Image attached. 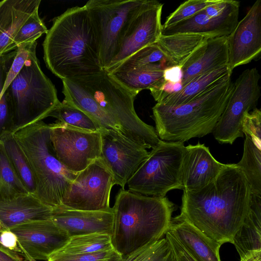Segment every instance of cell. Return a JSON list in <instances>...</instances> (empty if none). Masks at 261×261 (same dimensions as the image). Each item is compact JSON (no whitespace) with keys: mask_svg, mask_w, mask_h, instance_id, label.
<instances>
[{"mask_svg":"<svg viewBox=\"0 0 261 261\" xmlns=\"http://www.w3.org/2000/svg\"><path fill=\"white\" fill-rule=\"evenodd\" d=\"M251 193L241 169L225 164L204 186L183 190L179 215L220 244L232 243L248 212Z\"/></svg>","mask_w":261,"mask_h":261,"instance_id":"obj_1","label":"cell"},{"mask_svg":"<svg viewBox=\"0 0 261 261\" xmlns=\"http://www.w3.org/2000/svg\"><path fill=\"white\" fill-rule=\"evenodd\" d=\"M42 45L47 67L62 80L103 71L95 34L85 6L69 8L55 18Z\"/></svg>","mask_w":261,"mask_h":261,"instance_id":"obj_2","label":"cell"},{"mask_svg":"<svg viewBox=\"0 0 261 261\" xmlns=\"http://www.w3.org/2000/svg\"><path fill=\"white\" fill-rule=\"evenodd\" d=\"M174 208L166 197L121 189L112 207L113 248L122 257L161 239L169 228Z\"/></svg>","mask_w":261,"mask_h":261,"instance_id":"obj_3","label":"cell"},{"mask_svg":"<svg viewBox=\"0 0 261 261\" xmlns=\"http://www.w3.org/2000/svg\"><path fill=\"white\" fill-rule=\"evenodd\" d=\"M231 76L186 103L169 106L156 103L152 118L160 140L184 143L213 133L232 91Z\"/></svg>","mask_w":261,"mask_h":261,"instance_id":"obj_4","label":"cell"},{"mask_svg":"<svg viewBox=\"0 0 261 261\" xmlns=\"http://www.w3.org/2000/svg\"><path fill=\"white\" fill-rule=\"evenodd\" d=\"M50 124L39 121L13 134L33 170L35 195L53 208L62 200L78 173L66 168L58 159L50 140Z\"/></svg>","mask_w":261,"mask_h":261,"instance_id":"obj_5","label":"cell"},{"mask_svg":"<svg viewBox=\"0 0 261 261\" xmlns=\"http://www.w3.org/2000/svg\"><path fill=\"white\" fill-rule=\"evenodd\" d=\"M37 44L34 45L23 67L4 91L11 107L12 133L48 117L60 102L54 85L39 66L36 52Z\"/></svg>","mask_w":261,"mask_h":261,"instance_id":"obj_6","label":"cell"},{"mask_svg":"<svg viewBox=\"0 0 261 261\" xmlns=\"http://www.w3.org/2000/svg\"><path fill=\"white\" fill-rule=\"evenodd\" d=\"M69 80L82 86L115 119L124 136L146 149H152L161 142L155 128L136 113L134 102L136 96L106 71Z\"/></svg>","mask_w":261,"mask_h":261,"instance_id":"obj_7","label":"cell"},{"mask_svg":"<svg viewBox=\"0 0 261 261\" xmlns=\"http://www.w3.org/2000/svg\"><path fill=\"white\" fill-rule=\"evenodd\" d=\"M185 148L183 142L161 140L128 181V190L146 196L165 197L171 190H182Z\"/></svg>","mask_w":261,"mask_h":261,"instance_id":"obj_8","label":"cell"},{"mask_svg":"<svg viewBox=\"0 0 261 261\" xmlns=\"http://www.w3.org/2000/svg\"><path fill=\"white\" fill-rule=\"evenodd\" d=\"M149 0H90L85 4L95 34L102 70L117 55L122 34Z\"/></svg>","mask_w":261,"mask_h":261,"instance_id":"obj_9","label":"cell"},{"mask_svg":"<svg viewBox=\"0 0 261 261\" xmlns=\"http://www.w3.org/2000/svg\"><path fill=\"white\" fill-rule=\"evenodd\" d=\"M259 79L257 69L252 68L244 70L233 83L226 105L213 131L219 143L232 144L243 137L245 115L256 108L260 97Z\"/></svg>","mask_w":261,"mask_h":261,"instance_id":"obj_10","label":"cell"},{"mask_svg":"<svg viewBox=\"0 0 261 261\" xmlns=\"http://www.w3.org/2000/svg\"><path fill=\"white\" fill-rule=\"evenodd\" d=\"M113 177L100 159L78 173L63 198L65 208L91 211H107Z\"/></svg>","mask_w":261,"mask_h":261,"instance_id":"obj_11","label":"cell"},{"mask_svg":"<svg viewBox=\"0 0 261 261\" xmlns=\"http://www.w3.org/2000/svg\"><path fill=\"white\" fill-rule=\"evenodd\" d=\"M50 125V138L56 154L69 170L78 173L99 159V131L82 129L58 121Z\"/></svg>","mask_w":261,"mask_h":261,"instance_id":"obj_12","label":"cell"},{"mask_svg":"<svg viewBox=\"0 0 261 261\" xmlns=\"http://www.w3.org/2000/svg\"><path fill=\"white\" fill-rule=\"evenodd\" d=\"M99 159L112 175L115 185L124 188L148 158L146 148L113 129L101 128Z\"/></svg>","mask_w":261,"mask_h":261,"instance_id":"obj_13","label":"cell"},{"mask_svg":"<svg viewBox=\"0 0 261 261\" xmlns=\"http://www.w3.org/2000/svg\"><path fill=\"white\" fill-rule=\"evenodd\" d=\"M163 4L149 1L130 20L121 37L119 50L105 71L108 72L144 47L156 43L162 34Z\"/></svg>","mask_w":261,"mask_h":261,"instance_id":"obj_14","label":"cell"},{"mask_svg":"<svg viewBox=\"0 0 261 261\" xmlns=\"http://www.w3.org/2000/svg\"><path fill=\"white\" fill-rule=\"evenodd\" d=\"M10 230L17 237L25 261L47 260L63 247L70 237L51 219L29 222Z\"/></svg>","mask_w":261,"mask_h":261,"instance_id":"obj_15","label":"cell"},{"mask_svg":"<svg viewBox=\"0 0 261 261\" xmlns=\"http://www.w3.org/2000/svg\"><path fill=\"white\" fill-rule=\"evenodd\" d=\"M228 67L248 64L261 51V1L257 0L227 37Z\"/></svg>","mask_w":261,"mask_h":261,"instance_id":"obj_16","label":"cell"},{"mask_svg":"<svg viewBox=\"0 0 261 261\" xmlns=\"http://www.w3.org/2000/svg\"><path fill=\"white\" fill-rule=\"evenodd\" d=\"M225 165L217 161L204 144L185 146L181 168L182 190L204 186L216 177Z\"/></svg>","mask_w":261,"mask_h":261,"instance_id":"obj_17","label":"cell"},{"mask_svg":"<svg viewBox=\"0 0 261 261\" xmlns=\"http://www.w3.org/2000/svg\"><path fill=\"white\" fill-rule=\"evenodd\" d=\"M69 237L93 233L111 235L113 209L107 211L72 210L61 206L53 208L51 218Z\"/></svg>","mask_w":261,"mask_h":261,"instance_id":"obj_18","label":"cell"},{"mask_svg":"<svg viewBox=\"0 0 261 261\" xmlns=\"http://www.w3.org/2000/svg\"><path fill=\"white\" fill-rule=\"evenodd\" d=\"M228 61L227 37L207 38L181 66L182 87L202 74L227 66Z\"/></svg>","mask_w":261,"mask_h":261,"instance_id":"obj_19","label":"cell"},{"mask_svg":"<svg viewBox=\"0 0 261 261\" xmlns=\"http://www.w3.org/2000/svg\"><path fill=\"white\" fill-rule=\"evenodd\" d=\"M53 208L32 193L20 194L0 200V221L3 229L17 225L51 219Z\"/></svg>","mask_w":261,"mask_h":261,"instance_id":"obj_20","label":"cell"},{"mask_svg":"<svg viewBox=\"0 0 261 261\" xmlns=\"http://www.w3.org/2000/svg\"><path fill=\"white\" fill-rule=\"evenodd\" d=\"M239 10L219 17L207 15L203 9L174 25L162 28V34H193L207 38L227 37L238 22Z\"/></svg>","mask_w":261,"mask_h":261,"instance_id":"obj_21","label":"cell"},{"mask_svg":"<svg viewBox=\"0 0 261 261\" xmlns=\"http://www.w3.org/2000/svg\"><path fill=\"white\" fill-rule=\"evenodd\" d=\"M40 0L0 2V56L16 48L14 39L21 26L38 11Z\"/></svg>","mask_w":261,"mask_h":261,"instance_id":"obj_22","label":"cell"},{"mask_svg":"<svg viewBox=\"0 0 261 261\" xmlns=\"http://www.w3.org/2000/svg\"><path fill=\"white\" fill-rule=\"evenodd\" d=\"M168 229L196 261H221V244L179 215L172 218Z\"/></svg>","mask_w":261,"mask_h":261,"instance_id":"obj_23","label":"cell"},{"mask_svg":"<svg viewBox=\"0 0 261 261\" xmlns=\"http://www.w3.org/2000/svg\"><path fill=\"white\" fill-rule=\"evenodd\" d=\"M63 101L82 111L94 119L101 128L123 132L114 118L105 112L93 97L80 85L69 80H63Z\"/></svg>","mask_w":261,"mask_h":261,"instance_id":"obj_24","label":"cell"},{"mask_svg":"<svg viewBox=\"0 0 261 261\" xmlns=\"http://www.w3.org/2000/svg\"><path fill=\"white\" fill-rule=\"evenodd\" d=\"M232 243L240 258L249 252L261 250V195L251 193L248 212Z\"/></svg>","mask_w":261,"mask_h":261,"instance_id":"obj_25","label":"cell"},{"mask_svg":"<svg viewBox=\"0 0 261 261\" xmlns=\"http://www.w3.org/2000/svg\"><path fill=\"white\" fill-rule=\"evenodd\" d=\"M243 133L245 136L243 155L236 165L244 172L251 193L261 195V129Z\"/></svg>","mask_w":261,"mask_h":261,"instance_id":"obj_26","label":"cell"},{"mask_svg":"<svg viewBox=\"0 0 261 261\" xmlns=\"http://www.w3.org/2000/svg\"><path fill=\"white\" fill-rule=\"evenodd\" d=\"M232 73L228 66L211 71L193 79L180 91L167 95L157 103L169 106L186 103L228 76L231 75Z\"/></svg>","mask_w":261,"mask_h":261,"instance_id":"obj_27","label":"cell"},{"mask_svg":"<svg viewBox=\"0 0 261 261\" xmlns=\"http://www.w3.org/2000/svg\"><path fill=\"white\" fill-rule=\"evenodd\" d=\"M207 39L193 34H162L156 43L174 65L181 67Z\"/></svg>","mask_w":261,"mask_h":261,"instance_id":"obj_28","label":"cell"},{"mask_svg":"<svg viewBox=\"0 0 261 261\" xmlns=\"http://www.w3.org/2000/svg\"><path fill=\"white\" fill-rule=\"evenodd\" d=\"M164 71L138 68L107 73L136 96L141 91L160 87L164 82Z\"/></svg>","mask_w":261,"mask_h":261,"instance_id":"obj_29","label":"cell"},{"mask_svg":"<svg viewBox=\"0 0 261 261\" xmlns=\"http://www.w3.org/2000/svg\"><path fill=\"white\" fill-rule=\"evenodd\" d=\"M174 65L155 43L136 52L107 72L138 68L164 70Z\"/></svg>","mask_w":261,"mask_h":261,"instance_id":"obj_30","label":"cell"},{"mask_svg":"<svg viewBox=\"0 0 261 261\" xmlns=\"http://www.w3.org/2000/svg\"><path fill=\"white\" fill-rule=\"evenodd\" d=\"M15 171L29 193L35 195L36 181L31 165L13 133L0 138Z\"/></svg>","mask_w":261,"mask_h":261,"instance_id":"obj_31","label":"cell"},{"mask_svg":"<svg viewBox=\"0 0 261 261\" xmlns=\"http://www.w3.org/2000/svg\"><path fill=\"white\" fill-rule=\"evenodd\" d=\"M112 248L110 234L93 233L70 237L66 245L57 252L68 254H80Z\"/></svg>","mask_w":261,"mask_h":261,"instance_id":"obj_32","label":"cell"},{"mask_svg":"<svg viewBox=\"0 0 261 261\" xmlns=\"http://www.w3.org/2000/svg\"><path fill=\"white\" fill-rule=\"evenodd\" d=\"M29 193L15 171L0 140V200Z\"/></svg>","mask_w":261,"mask_h":261,"instance_id":"obj_33","label":"cell"},{"mask_svg":"<svg viewBox=\"0 0 261 261\" xmlns=\"http://www.w3.org/2000/svg\"><path fill=\"white\" fill-rule=\"evenodd\" d=\"M17 49L2 55L0 58V138L12 133V115L10 101L6 92L2 94L9 70L16 55Z\"/></svg>","mask_w":261,"mask_h":261,"instance_id":"obj_34","label":"cell"},{"mask_svg":"<svg viewBox=\"0 0 261 261\" xmlns=\"http://www.w3.org/2000/svg\"><path fill=\"white\" fill-rule=\"evenodd\" d=\"M48 117L69 126L91 132L99 131L100 125L91 117L80 109L64 101L59 105L50 113Z\"/></svg>","mask_w":261,"mask_h":261,"instance_id":"obj_35","label":"cell"},{"mask_svg":"<svg viewBox=\"0 0 261 261\" xmlns=\"http://www.w3.org/2000/svg\"><path fill=\"white\" fill-rule=\"evenodd\" d=\"M115 261H171V250L165 238Z\"/></svg>","mask_w":261,"mask_h":261,"instance_id":"obj_36","label":"cell"},{"mask_svg":"<svg viewBox=\"0 0 261 261\" xmlns=\"http://www.w3.org/2000/svg\"><path fill=\"white\" fill-rule=\"evenodd\" d=\"M48 30L37 11L27 19L15 36V47L17 48L22 43L36 41L43 34H46Z\"/></svg>","mask_w":261,"mask_h":261,"instance_id":"obj_37","label":"cell"},{"mask_svg":"<svg viewBox=\"0 0 261 261\" xmlns=\"http://www.w3.org/2000/svg\"><path fill=\"white\" fill-rule=\"evenodd\" d=\"M217 0H189L181 4L166 18L162 28L174 25L186 20L207 6L215 3Z\"/></svg>","mask_w":261,"mask_h":261,"instance_id":"obj_38","label":"cell"},{"mask_svg":"<svg viewBox=\"0 0 261 261\" xmlns=\"http://www.w3.org/2000/svg\"><path fill=\"white\" fill-rule=\"evenodd\" d=\"M36 43V41L22 43L17 47L16 55L8 73L2 94L23 67L31 49Z\"/></svg>","mask_w":261,"mask_h":261,"instance_id":"obj_39","label":"cell"},{"mask_svg":"<svg viewBox=\"0 0 261 261\" xmlns=\"http://www.w3.org/2000/svg\"><path fill=\"white\" fill-rule=\"evenodd\" d=\"M167 241L171 253V261H196L168 229L166 232Z\"/></svg>","mask_w":261,"mask_h":261,"instance_id":"obj_40","label":"cell"},{"mask_svg":"<svg viewBox=\"0 0 261 261\" xmlns=\"http://www.w3.org/2000/svg\"><path fill=\"white\" fill-rule=\"evenodd\" d=\"M66 254L77 261H115L122 257L114 248L90 253Z\"/></svg>","mask_w":261,"mask_h":261,"instance_id":"obj_41","label":"cell"},{"mask_svg":"<svg viewBox=\"0 0 261 261\" xmlns=\"http://www.w3.org/2000/svg\"><path fill=\"white\" fill-rule=\"evenodd\" d=\"M0 243L5 247L21 256L17 237L10 229H3L0 230Z\"/></svg>","mask_w":261,"mask_h":261,"instance_id":"obj_42","label":"cell"},{"mask_svg":"<svg viewBox=\"0 0 261 261\" xmlns=\"http://www.w3.org/2000/svg\"><path fill=\"white\" fill-rule=\"evenodd\" d=\"M163 77L165 81L174 84L181 83L182 71L180 66L174 65L165 69Z\"/></svg>","mask_w":261,"mask_h":261,"instance_id":"obj_43","label":"cell"},{"mask_svg":"<svg viewBox=\"0 0 261 261\" xmlns=\"http://www.w3.org/2000/svg\"><path fill=\"white\" fill-rule=\"evenodd\" d=\"M0 261H25L18 253L5 247L0 243Z\"/></svg>","mask_w":261,"mask_h":261,"instance_id":"obj_44","label":"cell"},{"mask_svg":"<svg viewBox=\"0 0 261 261\" xmlns=\"http://www.w3.org/2000/svg\"><path fill=\"white\" fill-rule=\"evenodd\" d=\"M46 261H77L64 253L56 252L49 256Z\"/></svg>","mask_w":261,"mask_h":261,"instance_id":"obj_45","label":"cell"},{"mask_svg":"<svg viewBox=\"0 0 261 261\" xmlns=\"http://www.w3.org/2000/svg\"><path fill=\"white\" fill-rule=\"evenodd\" d=\"M240 261H261V250L248 253L241 257Z\"/></svg>","mask_w":261,"mask_h":261,"instance_id":"obj_46","label":"cell"},{"mask_svg":"<svg viewBox=\"0 0 261 261\" xmlns=\"http://www.w3.org/2000/svg\"><path fill=\"white\" fill-rule=\"evenodd\" d=\"M3 228H2V225H1V221H0V230H2Z\"/></svg>","mask_w":261,"mask_h":261,"instance_id":"obj_47","label":"cell"},{"mask_svg":"<svg viewBox=\"0 0 261 261\" xmlns=\"http://www.w3.org/2000/svg\"><path fill=\"white\" fill-rule=\"evenodd\" d=\"M1 56H0V58H1Z\"/></svg>","mask_w":261,"mask_h":261,"instance_id":"obj_48","label":"cell"}]
</instances>
